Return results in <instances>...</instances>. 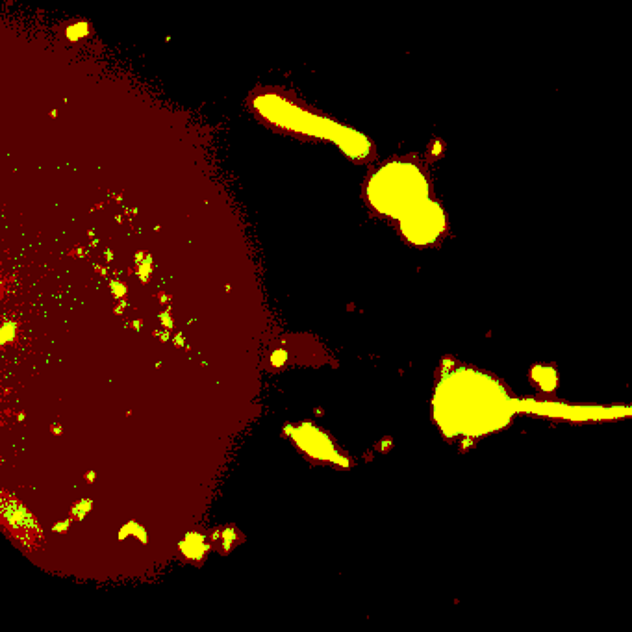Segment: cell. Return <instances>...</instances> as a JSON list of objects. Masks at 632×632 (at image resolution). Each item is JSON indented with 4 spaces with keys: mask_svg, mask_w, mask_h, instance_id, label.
Instances as JSON below:
<instances>
[{
    "mask_svg": "<svg viewBox=\"0 0 632 632\" xmlns=\"http://www.w3.org/2000/svg\"><path fill=\"white\" fill-rule=\"evenodd\" d=\"M251 102L256 114L262 115L271 125L316 138H329L342 145L345 152H349L354 158H364L369 154V143L360 134H354L347 128L338 127L325 117L304 110L303 106H297L284 95L262 93L256 95Z\"/></svg>",
    "mask_w": 632,
    "mask_h": 632,
    "instance_id": "1",
    "label": "cell"
},
{
    "mask_svg": "<svg viewBox=\"0 0 632 632\" xmlns=\"http://www.w3.org/2000/svg\"><path fill=\"white\" fill-rule=\"evenodd\" d=\"M367 195L382 214L405 215L425 201L427 184L414 165L390 164L371 178Z\"/></svg>",
    "mask_w": 632,
    "mask_h": 632,
    "instance_id": "2",
    "label": "cell"
},
{
    "mask_svg": "<svg viewBox=\"0 0 632 632\" xmlns=\"http://www.w3.org/2000/svg\"><path fill=\"white\" fill-rule=\"evenodd\" d=\"M442 228V210L436 204L423 201L403 215V230L416 243H429L442 232Z\"/></svg>",
    "mask_w": 632,
    "mask_h": 632,
    "instance_id": "3",
    "label": "cell"
}]
</instances>
